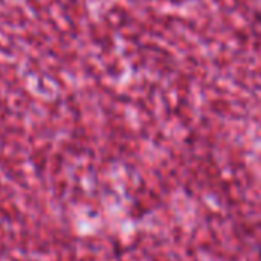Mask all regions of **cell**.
Segmentation results:
<instances>
[{"mask_svg":"<svg viewBox=\"0 0 261 261\" xmlns=\"http://www.w3.org/2000/svg\"><path fill=\"white\" fill-rule=\"evenodd\" d=\"M258 257H260V260H261V248H260V251H258Z\"/></svg>","mask_w":261,"mask_h":261,"instance_id":"cell-1","label":"cell"}]
</instances>
